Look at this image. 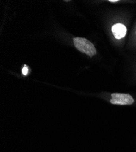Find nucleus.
<instances>
[{"label": "nucleus", "instance_id": "1", "mask_svg": "<svg viewBox=\"0 0 136 152\" xmlns=\"http://www.w3.org/2000/svg\"><path fill=\"white\" fill-rule=\"evenodd\" d=\"M73 43L75 48L78 50L89 57H92L96 54V49H95L93 44L85 38H74Z\"/></svg>", "mask_w": 136, "mask_h": 152}, {"label": "nucleus", "instance_id": "2", "mask_svg": "<svg viewBox=\"0 0 136 152\" xmlns=\"http://www.w3.org/2000/svg\"><path fill=\"white\" fill-rule=\"evenodd\" d=\"M134 102L133 97L129 94L112 93L111 94L110 103L113 105H128Z\"/></svg>", "mask_w": 136, "mask_h": 152}, {"label": "nucleus", "instance_id": "3", "mask_svg": "<svg viewBox=\"0 0 136 152\" xmlns=\"http://www.w3.org/2000/svg\"><path fill=\"white\" fill-rule=\"evenodd\" d=\"M112 32L115 39H121L126 35L127 29L124 24L117 23L112 26Z\"/></svg>", "mask_w": 136, "mask_h": 152}, {"label": "nucleus", "instance_id": "4", "mask_svg": "<svg viewBox=\"0 0 136 152\" xmlns=\"http://www.w3.org/2000/svg\"><path fill=\"white\" fill-rule=\"evenodd\" d=\"M22 73L24 75H26L28 74V69L26 66H24V67L23 68V69H22Z\"/></svg>", "mask_w": 136, "mask_h": 152}, {"label": "nucleus", "instance_id": "5", "mask_svg": "<svg viewBox=\"0 0 136 152\" xmlns=\"http://www.w3.org/2000/svg\"><path fill=\"white\" fill-rule=\"evenodd\" d=\"M109 1L110 3H117L118 1V0H109Z\"/></svg>", "mask_w": 136, "mask_h": 152}]
</instances>
